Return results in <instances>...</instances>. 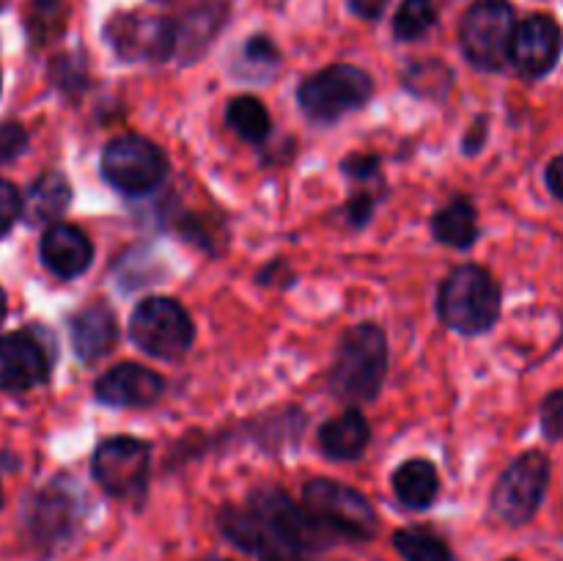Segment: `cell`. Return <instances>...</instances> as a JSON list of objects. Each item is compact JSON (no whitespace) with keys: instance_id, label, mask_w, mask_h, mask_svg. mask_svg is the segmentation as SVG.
<instances>
[{"instance_id":"18","label":"cell","mask_w":563,"mask_h":561,"mask_svg":"<svg viewBox=\"0 0 563 561\" xmlns=\"http://www.w3.org/2000/svg\"><path fill=\"white\" fill-rule=\"evenodd\" d=\"M368 440H372V427L355 407L324 421L319 429V446L333 460H357L366 451Z\"/></svg>"},{"instance_id":"6","label":"cell","mask_w":563,"mask_h":561,"mask_svg":"<svg viewBox=\"0 0 563 561\" xmlns=\"http://www.w3.org/2000/svg\"><path fill=\"white\" fill-rule=\"evenodd\" d=\"M517 16L509 0H478L460 22V47L482 72H500L509 64Z\"/></svg>"},{"instance_id":"26","label":"cell","mask_w":563,"mask_h":561,"mask_svg":"<svg viewBox=\"0 0 563 561\" xmlns=\"http://www.w3.org/2000/svg\"><path fill=\"white\" fill-rule=\"evenodd\" d=\"M438 25V9L432 0H401L394 16V36L399 42H416Z\"/></svg>"},{"instance_id":"23","label":"cell","mask_w":563,"mask_h":561,"mask_svg":"<svg viewBox=\"0 0 563 561\" xmlns=\"http://www.w3.org/2000/svg\"><path fill=\"white\" fill-rule=\"evenodd\" d=\"M225 121H229V127L234 130V135L247 143L267 141L269 127H273L267 108H264L262 99L256 97L231 99L229 108H225Z\"/></svg>"},{"instance_id":"31","label":"cell","mask_w":563,"mask_h":561,"mask_svg":"<svg viewBox=\"0 0 563 561\" xmlns=\"http://www.w3.org/2000/svg\"><path fill=\"white\" fill-rule=\"evenodd\" d=\"M27 146V132L20 124L9 121V124H0V165L11 163V160L20 157Z\"/></svg>"},{"instance_id":"4","label":"cell","mask_w":563,"mask_h":561,"mask_svg":"<svg viewBox=\"0 0 563 561\" xmlns=\"http://www.w3.org/2000/svg\"><path fill=\"white\" fill-rule=\"evenodd\" d=\"M82 520V495L66 479L33 493L22 509V534L33 553L49 559L75 539Z\"/></svg>"},{"instance_id":"28","label":"cell","mask_w":563,"mask_h":561,"mask_svg":"<svg viewBox=\"0 0 563 561\" xmlns=\"http://www.w3.org/2000/svg\"><path fill=\"white\" fill-rule=\"evenodd\" d=\"M539 424L548 440H563V388L550 391L539 407Z\"/></svg>"},{"instance_id":"30","label":"cell","mask_w":563,"mask_h":561,"mask_svg":"<svg viewBox=\"0 0 563 561\" xmlns=\"http://www.w3.org/2000/svg\"><path fill=\"white\" fill-rule=\"evenodd\" d=\"M22 215V198L16 193V187L11 182L0 179V237H5L11 231V226L16 223V218Z\"/></svg>"},{"instance_id":"27","label":"cell","mask_w":563,"mask_h":561,"mask_svg":"<svg viewBox=\"0 0 563 561\" xmlns=\"http://www.w3.org/2000/svg\"><path fill=\"white\" fill-rule=\"evenodd\" d=\"M407 86L416 94H423V97H440V94L449 91L451 69L440 61H423V64H416L410 69Z\"/></svg>"},{"instance_id":"14","label":"cell","mask_w":563,"mask_h":561,"mask_svg":"<svg viewBox=\"0 0 563 561\" xmlns=\"http://www.w3.org/2000/svg\"><path fill=\"white\" fill-rule=\"evenodd\" d=\"M49 374V358L42 341L27 330L0 339V391L22 394L44 383Z\"/></svg>"},{"instance_id":"5","label":"cell","mask_w":563,"mask_h":561,"mask_svg":"<svg viewBox=\"0 0 563 561\" xmlns=\"http://www.w3.org/2000/svg\"><path fill=\"white\" fill-rule=\"evenodd\" d=\"M553 465L544 451H526L517 457L500 479L495 482L489 495V509L500 522L511 528H522L539 515L550 490Z\"/></svg>"},{"instance_id":"29","label":"cell","mask_w":563,"mask_h":561,"mask_svg":"<svg viewBox=\"0 0 563 561\" xmlns=\"http://www.w3.org/2000/svg\"><path fill=\"white\" fill-rule=\"evenodd\" d=\"M242 61H245V64H251L253 69H258V72L275 69V66L280 64V53L267 36H251L247 38L245 47H242Z\"/></svg>"},{"instance_id":"12","label":"cell","mask_w":563,"mask_h":561,"mask_svg":"<svg viewBox=\"0 0 563 561\" xmlns=\"http://www.w3.org/2000/svg\"><path fill=\"white\" fill-rule=\"evenodd\" d=\"M152 449L137 438H110L93 451L91 473L99 487L119 501H141L148 484Z\"/></svg>"},{"instance_id":"25","label":"cell","mask_w":563,"mask_h":561,"mask_svg":"<svg viewBox=\"0 0 563 561\" xmlns=\"http://www.w3.org/2000/svg\"><path fill=\"white\" fill-rule=\"evenodd\" d=\"M66 20H69V6L66 0H31L27 6V36L33 44H49L66 31Z\"/></svg>"},{"instance_id":"8","label":"cell","mask_w":563,"mask_h":561,"mask_svg":"<svg viewBox=\"0 0 563 561\" xmlns=\"http://www.w3.org/2000/svg\"><path fill=\"white\" fill-rule=\"evenodd\" d=\"M130 336L146 355L176 361L192 346L196 328L190 314L174 297H146L132 311Z\"/></svg>"},{"instance_id":"17","label":"cell","mask_w":563,"mask_h":561,"mask_svg":"<svg viewBox=\"0 0 563 561\" xmlns=\"http://www.w3.org/2000/svg\"><path fill=\"white\" fill-rule=\"evenodd\" d=\"M69 333L77 358L93 363L113 350L115 339H119V322H115V314L108 306L97 302V306L82 308L71 317Z\"/></svg>"},{"instance_id":"2","label":"cell","mask_w":563,"mask_h":561,"mask_svg":"<svg viewBox=\"0 0 563 561\" xmlns=\"http://www.w3.org/2000/svg\"><path fill=\"white\" fill-rule=\"evenodd\" d=\"M438 314L451 330L478 336L495 328L500 319V286L493 275L476 264H465L449 273L438 292Z\"/></svg>"},{"instance_id":"32","label":"cell","mask_w":563,"mask_h":561,"mask_svg":"<svg viewBox=\"0 0 563 561\" xmlns=\"http://www.w3.org/2000/svg\"><path fill=\"white\" fill-rule=\"evenodd\" d=\"M344 174L355 182H368L379 170V160L374 154H352L341 163Z\"/></svg>"},{"instance_id":"34","label":"cell","mask_w":563,"mask_h":561,"mask_svg":"<svg viewBox=\"0 0 563 561\" xmlns=\"http://www.w3.org/2000/svg\"><path fill=\"white\" fill-rule=\"evenodd\" d=\"M372 209L374 204L366 193H363V196H355L346 204V220H350L352 226H366L368 218H372Z\"/></svg>"},{"instance_id":"33","label":"cell","mask_w":563,"mask_h":561,"mask_svg":"<svg viewBox=\"0 0 563 561\" xmlns=\"http://www.w3.org/2000/svg\"><path fill=\"white\" fill-rule=\"evenodd\" d=\"M544 185H548L550 196L563 204V154L548 163V168H544Z\"/></svg>"},{"instance_id":"36","label":"cell","mask_w":563,"mask_h":561,"mask_svg":"<svg viewBox=\"0 0 563 561\" xmlns=\"http://www.w3.org/2000/svg\"><path fill=\"white\" fill-rule=\"evenodd\" d=\"M350 9L363 20H377L385 9V0H350Z\"/></svg>"},{"instance_id":"22","label":"cell","mask_w":563,"mask_h":561,"mask_svg":"<svg viewBox=\"0 0 563 561\" xmlns=\"http://www.w3.org/2000/svg\"><path fill=\"white\" fill-rule=\"evenodd\" d=\"M432 234L434 240L456 248V251H467V248L476 245L478 218L473 204L465 201V198H454L451 204H445L432 218Z\"/></svg>"},{"instance_id":"35","label":"cell","mask_w":563,"mask_h":561,"mask_svg":"<svg viewBox=\"0 0 563 561\" xmlns=\"http://www.w3.org/2000/svg\"><path fill=\"white\" fill-rule=\"evenodd\" d=\"M484 141H487V119H484V116H482V119L473 121L471 132H467V135H465V152L467 154L482 152Z\"/></svg>"},{"instance_id":"41","label":"cell","mask_w":563,"mask_h":561,"mask_svg":"<svg viewBox=\"0 0 563 561\" xmlns=\"http://www.w3.org/2000/svg\"><path fill=\"white\" fill-rule=\"evenodd\" d=\"M504 561H520V559H504Z\"/></svg>"},{"instance_id":"15","label":"cell","mask_w":563,"mask_h":561,"mask_svg":"<svg viewBox=\"0 0 563 561\" xmlns=\"http://www.w3.org/2000/svg\"><path fill=\"white\" fill-rule=\"evenodd\" d=\"M163 377L141 363H119L97 380V399L110 407H148L163 396Z\"/></svg>"},{"instance_id":"9","label":"cell","mask_w":563,"mask_h":561,"mask_svg":"<svg viewBox=\"0 0 563 561\" xmlns=\"http://www.w3.org/2000/svg\"><path fill=\"white\" fill-rule=\"evenodd\" d=\"M372 94L374 82L366 72L350 64H333L300 82L297 102L313 121H335L361 110Z\"/></svg>"},{"instance_id":"3","label":"cell","mask_w":563,"mask_h":561,"mask_svg":"<svg viewBox=\"0 0 563 561\" xmlns=\"http://www.w3.org/2000/svg\"><path fill=\"white\" fill-rule=\"evenodd\" d=\"M302 509L330 539L368 542L377 537L379 517L374 506L355 487L333 479H311L302 487Z\"/></svg>"},{"instance_id":"11","label":"cell","mask_w":563,"mask_h":561,"mask_svg":"<svg viewBox=\"0 0 563 561\" xmlns=\"http://www.w3.org/2000/svg\"><path fill=\"white\" fill-rule=\"evenodd\" d=\"M104 38L124 61H168L179 47V25L170 16L119 11L104 25Z\"/></svg>"},{"instance_id":"38","label":"cell","mask_w":563,"mask_h":561,"mask_svg":"<svg viewBox=\"0 0 563 561\" xmlns=\"http://www.w3.org/2000/svg\"><path fill=\"white\" fill-rule=\"evenodd\" d=\"M203 561H229V559H218V556H209V559H203Z\"/></svg>"},{"instance_id":"1","label":"cell","mask_w":563,"mask_h":561,"mask_svg":"<svg viewBox=\"0 0 563 561\" xmlns=\"http://www.w3.org/2000/svg\"><path fill=\"white\" fill-rule=\"evenodd\" d=\"M388 374V339L379 324L361 322L341 336L328 385L335 399L361 405L379 394Z\"/></svg>"},{"instance_id":"24","label":"cell","mask_w":563,"mask_h":561,"mask_svg":"<svg viewBox=\"0 0 563 561\" xmlns=\"http://www.w3.org/2000/svg\"><path fill=\"white\" fill-rule=\"evenodd\" d=\"M394 548L405 561H454L449 542L429 528H399Z\"/></svg>"},{"instance_id":"21","label":"cell","mask_w":563,"mask_h":561,"mask_svg":"<svg viewBox=\"0 0 563 561\" xmlns=\"http://www.w3.org/2000/svg\"><path fill=\"white\" fill-rule=\"evenodd\" d=\"M218 528L231 544H236V548L245 550V553L256 556V559H264V556H273V553L289 556L286 550H280L278 544L269 539V534L264 531L262 522L251 515V509L223 506V509L218 512ZM291 559H295V556H291Z\"/></svg>"},{"instance_id":"19","label":"cell","mask_w":563,"mask_h":561,"mask_svg":"<svg viewBox=\"0 0 563 561\" xmlns=\"http://www.w3.org/2000/svg\"><path fill=\"white\" fill-rule=\"evenodd\" d=\"M394 493L405 509L423 512L438 501L440 495V476L438 468L429 460H407L390 476Z\"/></svg>"},{"instance_id":"16","label":"cell","mask_w":563,"mask_h":561,"mask_svg":"<svg viewBox=\"0 0 563 561\" xmlns=\"http://www.w3.org/2000/svg\"><path fill=\"white\" fill-rule=\"evenodd\" d=\"M42 253L44 267L53 275H58L60 280H71L77 275L86 273L93 262V245L86 237V231H80L77 226L69 223H53L42 237Z\"/></svg>"},{"instance_id":"7","label":"cell","mask_w":563,"mask_h":561,"mask_svg":"<svg viewBox=\"0 0 563 561\" xmlns=\"http://www.w3.org/2000/svg\"><path fill=\"white\" fill-rule=\"evenodd\" d=\"M251 515L262 522L264 531L269 534L280 550L302 561V556L313 553V550L328 548L333 539L306 515L302 506H297L284 490L278 487H262L251 493Z\"/></svg>"},{"instance_id":"40","label":"cell","mask_w":563,"mask_h":561,"mask_svg":"<svg viewBox=\"0 0 563 561\" xmlns=\"http://www.w3.org/2000/svg\"><path fill=\"white\" fill-rule=\"evenodd\" d=\"M5 3H9V0H0V9H3V6H5Z\"/></svg>"},{"instance_id":"13","label":"cell","mask_w":563,"mask_h":561,"mask_svg":"<svg viewBox=\"0 0 563 561\" xmlns=\"http://www.w3.org/2000/svg\"><path fill=\"white\" fill-rule=\"evenodd\" d=\"M563 55V28L550 14H531L517 22L509 61L526 80H542Z\"/></svg>"},{"instance_id":"10","label":"cell","mask_w":563,"mask_h":561,"mask_svg":"<svg viewBox=\"0 0 563 561\" xmlns=\"http://www.w3.org/2000/svg\"><path fill=\"white\" fill-rule=\"evenodd\" d=\"M168 174L163 148L143 135H119L104 146L102 176L124 196H143L154 190Z\"/></svg>"},{"instance_id":"20","label":"cell","mask_w":563,"mask_h":561,"mask_svg":"<svg viewBox=\"0 0 563 561\" xmlns=\"http://www.w3.org/2000/svg\"><path fill=\"white\" fill-rule=\"evenodd\" d=\"M69 204L71 185L66 182V176L49 170V174H42L31 187H27L25 201H22V215H25L31 226H44L58 220Z\"/></svg>"},{"instance_id":"39","label":"cell","mask_w":563,"mask_h":561,"mask_svg":"<svg viewBox=\"0 0 563 561\" xmlns=\"http://www.w3.org/2000/svg\"><path fill=\"white\" fill-rule=\"evenodd\" d=\"M0 509H3V490H0Z\"/></svg>"},{"instance_id":"37","label":"cell","mask_w":563,"mask_h":561,"mask_svg":"<svg viewBox=\"0 0 563 561\" xmlns=\"http://www.w3.org/2000/svg\"><path fill=\"white\" fill-rule=\"evenodd\" d=\"M3 317H5V295L3 289H0V322H3Z\"/></svg>"}]
</instances>
